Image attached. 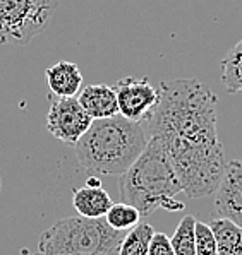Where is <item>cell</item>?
Segmentation results:
<instances>
[{
  "mask_svg": "<svg viewBox=\"0 0 242 255\" xmlns=\"http://www.w3.org/2000/svg\"><path fill=\"white\" fill-rule=\"evenodd\" d=\"M194 228H196V218L184 216L177 225L170 242L174 247L175 255H196V240H194Z\"/></svg>",
  "mask_w": 242,
  "mask_h": 255,
  "instance_id": "16",
  "label": "cell"
},
{
  "mask_svg": "<svg viewBox=\"0 0 242 255\" xmlns=\"http://www.w3.org/2000/svg\"><path fill=\"white\" fill-rule=\"evenodd\" d=\"M217 242V255H242V226L227 218H213L210 223Z\"/></svg>",
  "mask_w": 242,
  "mask_h": 255,
  "instance_id": "12",
  "label": "cell"
},
{
  "mask_svg": "<svg viewBox=\"0 0 242 255\" xmlns=\"http://www.w3.org/2000/svg\"><path fill=\"white\" fill-rule=\"evenodd\" d=\"M153 233V226L148 223H139L138 226L126 233L120 243L119 255H148V247H150Z\"/></svg>",
  "mask_w": 242,
  "mask_h": 255,
  "instance_id": "14",
  "label": "cell"
},
{
  "mask_svg": "<svg viewBox=\"0 0 242 255\" xmlns=\"http://www.w3.org/2000/svg\"><path fill=\"white\" fill-rule=\"evenodd\" d=\"M215 213L242 226V159H232L225 164L215 190Z\"/></svg>",
  "mask_w": 242,
  "mask_h": 255,
  "instance_id": "8",
  "label": "cell"
},
{
  "mask_svg": "<svg viewBox=\"0 0 242 255\" xmlns=\"http://www.w3.org/2000/svg\"><path fill=\"white\" fill-rule=\"evenodd\" d=\"M0 192H2V178H0Z\"/></svg>",
  "mask_w": 242,
  "mask_h": 255,
  "instance_id": "20",
  "label": "cell"
},
{
  "mask_svg": "<svg viewBox=\"0 0 242 255\" xmlns=\"http://www.w3.org/2000/svg\"><path fill=\"white\" fill-rule=\"evenodd\" d=\"M48 100L46 130L62 142L76 144L89 128L93 119L84 112L77 98H57L48 94Z\"/></svg>",
  "mask_w": 242,
  "mask_h": 255,
  "instance_id": "6",
  "label": "cell"
},
{
  "mask_svg": "<svg viewBox=\"0 0 242 255\" xmlns=\"http://www.w3.org/2000/svg\"><path fill=\"white\" fill-rule=\"evenodd\" d=\"M119 115L132 122H143L158 103V88L148 77H124L115 86Z\"/></svg>",
  "mask_w": 242,
  "mask_h": 255,
  "instance_id": "7",
  "label": "cell"
},
{
  "mask_svg": "<svg viewBox=\"0 0 242 255\" xmlns=\"http://www.w3.org/2000/svg\"><path fill=\"white\" fill-rule=\"evenodd\" d=\"M77 101L93 120L108 119L119 115V103L114 86L108 84H88L81 88Z\"/></svg>",
  "mask_w": 242,
  "mask_h": 255,
  "instance_id": "9",
  "label": "cell"
},
{
  "mask_svg": "<svg viewBox=\"0 0 242 255\" xmlns=\"http://www.w3.org/2000/svg\"><path fill=\"white\" fill-rule=\"evenodd\" d=\"M112 197L103 187H89L83 185L74 188L72 192V206L77 214L89 219H100L107 214L112 206Z\"/></svg>",
  "mask_w": 242,
  "mask_h": 255,
  "instance_id": "11",
  "label": "cell"
},
{
  "mask_svg": "<svg viewBox=\"0 0 242 255\" xmlns=\"http://www.w3.org/2000/svg\"><path fill=\"white\" fill-rule=\"evenodd\" d=\"M141 218V213L134 206L126 202H114L110 206V209L107 211V214L103 216V219L107 221V225L110 228L126 231V233L134 228V226H138Z\"/></svg>",
  "mask_w": 242,
  "mask_h": 255,
  "instance_id": "15",
  "label": "cell"
},
{
  "mask_svg": "<svg viewBox=\"0 0 242 255\" xmlns=\"http://www.w3.org/2000/svg\"><path fill=\"white\" fill-rule=\"evenodd\" d=\"M50 94L57 98H76L83 88V74L72 62L60 60L45 70Z\"/></svg>",
  "mask_w": 242,
  "mask_h": 255,
  "instance_id": "10",
  "label": "cell"
},
{
  "mask_svg": "<svg viewBox=\"0 0 242 255\" xmlns=\"http://www.w3.org/2000/svg\"><path fill=\"white\" fill-rule=\"evenodd\" d=\"M222 84L229 93H242V38L220 62Z\"/></svg>",
  "mask_w": 242,
  "mask_h": 255,
  "instance_id": "13",
  "label": "cell"
},
{
  "mask_svg": "<svg viewBox=\"0 0 242 255\" xmlns=\"http://www.w3.org/2000/svg\"><path fill=\"white\" fill-rule=\"evenodd\" d=\"M194 240H196V255H217V242L210 225L196 221Z\"/></svg>",
  "mask_w": 242,
  "mask_h": 255,
  "instance_id": "17",
  "label": "cell"
},
{
  "mask_svg": "<svg viewBox=\"0 0 242 255\" xmlns=\"http://www.w3.org/2000/svg\"><path fill=\"white\" fill-rule=\"evenodd\" d=\"M148 255H175L170 238L165 233L155 231L153 237H151L150 247H148Z\"/></svg>",
  "mask_w": 242,
  "mask_h": 255,
  "instance_id": "18",
  "label": "cell"
},
{
  "mask_svg": "<svg viewBox=\"0 0 242 255\" xmlns=\"http://www.w3.org/2000/svg\"><path fill=\"white\" fill-rule=\"evenodd\" d=\"M119 188L122 202L134 206L141 216L153 214L158 207L165 211L184 209V204L174 201L175 195L182 192V185L169 152L157 137H150V142L138 159L120 175Z\"/></svg>",
  "mask_w": 242,
  "mask_h": 255,
  "instance_id": "3",
  "label": "cell"
},
{
  "mask_svg": "<svg viewBox=\"0 0 242 255\" xmlns=\"http://www.w3.org/2000/svg\"><path fill=\"white\" fill-rule=\"evenodd\" d=\"M58 0H0V45L22 46L48 26Z\"/></svg>",
  "mask_w": 242,
  "mask_h": 255,
  "instance_id": "5",
  "label": "cell"
},
{
  "mask_svg": "<svg viewBox=\"0 0 242 255\" xmlns=\"http://www.w3.org/2000/svg\"><path fill=\"white\" fill-rule=\"evenodd\" d=\"M150 142L141 122L122 115L93 120L83 137L74 144V152L84 170L100 176H119L131 168Z\"/></svg>",
  "mask_w": 242,
  "mask_h": 255,
  "instance_id": "2",
  "label": "cell"
},
{
  "mask_svg": "<svg viewBox=\"0 0 242 255\" xmlns=\"http://www.w3.org/2000/svg\"><path fill=\"white\" fill-rule=\"evenodd\" d=\"M124 237L103 218H64L40 235L38 255H119Z\"/></svg>",
  "mask_w": 242,
  "mask_h": 255,
  "instance_id": "4",
  "label": "cell"
},
{
  "mask_svg": "<svg viewBox=\"0 0 242 255\" xmlns=\"http://www.w3.org/2000/svg\"><path fill=\"white\" fill-rule=\"evenodd\" d=\"M84 185H89V187H101V180H100V176L91 175L88 180H86V183H84Z\"/></svg>",
  "mask_w": 242,
  "mask_h": 255,
  "instance_id": "19",
  "label": "cell"
},
{
  "mask_svg": "<svg viewBox=\"0 0 242 255\" xmlns=\"http://www.w3.org/2000/svg\"><path fill=\"white\" fill-rule=\"evenodd\" d=\"M218 96L196 77L158 84V103L141 124L163 142L182 192L189 199L215 194L224 175L225 152L217 130Z\"/></svg>",
  "mask_w": 242,
  "mask_h": 255,
  "instance_id": "1",
  "label": "cell"
}]
</instances>
